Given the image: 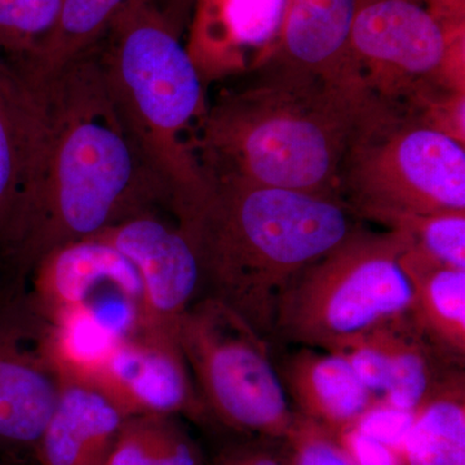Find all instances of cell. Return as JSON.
Returning <instances> with one entry per match:
<instances>
[{
  "mask_svg": "<svg viewBox=\"0 0 465 465\" xmlns=\"http://www.w3.org/2000/svg\"><path fill=\"white\" fill-rule=\"evenodd\" d=\"M61 0H0V57L24 63L54 25Z\"/></svg>",
  "mask_w": 465,
  "mask_h": 465,
  "instance_id": "cb8c5ba5",
  "label": "cell"
},
{
  "mask_svg": "<svg viewBox=\"0 0 465 465\" xmlns=\"http://www.w3.org/2000/svg\"><path fill=\"white\" fill-rule=\"evenodd\" d=\"M465 29H450L419 0H361L351 35L354 76L401 112L465 92Z\"/></svg>",
  "mask_w": 465,
  "mask_h": 465,
  "instance_id": "ba28073f",
  "label": "cell"
},
{
  "mask_svg": "<svg viewBox=\"0 0 465 465\" xmlns=\"http://www.w3.org/2000/svg\"><path fill=\"white\" fill-rule=\"evenodd\" d=\"M391 109L363 85L274 72L264 84L226 94L195 136L207 182H238L339 197L354 143Z\"/></svg>",
  "mask_w": 465,
  "mask_h": 465,
  "instance_id": "7a4b0ae2",
  "label": "cell"
},
{
  "mask_svg": "<svg viewBox=\"0 0 465 465\" xmlns=\"http://www.w3.org/2000/svg\"><path fill=\"white\" fill-rule=\"evenodd\" d=\"M387 226L402 232L407 250L421 259L465 271V211L400 217Z\"/></svg>",
  "mask_w": 465,
  "mask_h": 465,
  "instance_id": "603a6c76",
  "label": "cell"
},
{
  "mask_svg": "<svg viewBox=\"0 0 465 465\" xmlns=\"http://www.w3.org/2000/svg\"><path fill=\"white\" fill-rule=\"evenodd\" d=\"M385 371L381 402L414 412L457 370L416 326L409 312L375 327Z\"/></svg>",
  "mask_w": 465,
  "mask_h": 465,
  "instance_id": "ac0fdd59",
  "label": "cell"
},
{
  "mask_svg": "<svg viewBox=\"0 0 465 465\" xmlns=\"http://www.w3.org/2000/svg\"><path fill=\"white\" fill-rule=\"evenodd\" d=\"M133 0H61L54 25L24 63L12 64L30 84H45L84 56Z\"/></svg>",
  "mask_w": 465,
  "mask_h": 465,
  "instance_id": "ffe728a7",
  "label": "cell"
},
{
  "mask_svg": "<svg viewBox=\"0 0 465 465\" xmlns=\"http://www.w3.org/2000/svg\"><path fill=\"white\" fill-rule=\"evenodd\" d=\"M341 194L354 215L385 226L400 217L465 211L464 143L387 110L349 152Z\"/></svg>",
  "mask_w": 465,
  "mask_h": 465,
  "instance_id": "8992f818",
  "label": "cell"
},
{
  "mask_svg": "<svg viewBox=\"0 0 465 465\" xmlns=\"http://www.w3.org/2000/svg\"><path fill=\"white\" fill-rule=\"evenodd\" d=\"M173 5H174V0H173Z\"/></svg>",
  "mask_w": 465,
  "mask_h": 465,
  "instance_id": "4dcf8cb0",
  "label": "cell"
},
{
  "mask_svg": "<svg viewBox=\"0 0 465 465\" xmlns=\"http://www.w3.org/2000/svg\"><path fill=\"white\" fill-rule=\"evenodd\" d=\"M33 87L45 113V145L9 271L12 287H23L54 247L173 204L113 103L96 47Z\"/></svg>",
  "mask_w": 465,
  "mask_h": 465,
  "instance_id": "6da1fadb",
  "label": "cell"
},
{
  "mask_svg": "<svg viewBox=\"0 0 465 465\" xmlns=\"http://www.w3.org/2000/svg\"><path fill=\"white\" fill-rule=\"evenodd\" d=\"M96 52L122 121L166 183L177 224H185L210 189L194 149L208 104L179 25L155 0H133Z\"/></svg>",
  "mask_w": 465,
  "mask_h": 465,
  "instance_id": "277c9868",
  "label": "cell"
},
{
  "mask_svg": "<svg viewBox=\"0 0 465 465\" xmlns=\"http://www.w3.org/2000/svg\"><path fill=\"white\" fill-rule=\"evenodd\" d=\"M0 465H2V464H0Z\"/></svg>",
  "mask_w": 465,
  "mask_h": 465,
  "instance_id": "1f68e13d",
  "label": "cell"
},
{
  "mask_svg": "<svg viewBox=\"0 0 465 465\" xmlns=\"http://www.w3.org/2000/svg\"><path fill=\"white\" fill-rule=\"evenodd\" d=\"M36 317L0 320V452L34 455L60 397L61 381L39 347ZM41 326V322H39Z\"/></svg>",
  "mask_w": 465,
  "mask_h": 465,
  "instance_id": "7c38bea8",
  "label": "cell"
},
{
  "mask_svg": "<svg viewBox=\"0 0 465 465\" xmlns=\"http://www.w3.org/2000/svg\"><path fill=\"white\" fill-rule=\"evenodd\" d=\"M186 50L204 84L240 70L246 54L277 41L286 0H194Z\"/></svg>",
  "mask_w": 465,
  "mask_h": 465,
  "instance_id": "9a60e30c",
  "label": "cell"
},
{
  "mask_svg": "<svg viewBox=\"0 0 465 465\" xmlns=\"http://www.w3.org/2000/svg\"><path fill=\"white\" fill-rule=\"evenodd\" d=\"M338 439L356 465H401L399 455L393 450L354 428L341 433Z\"/></svg>",
  "mask_w": 465,
  "mask_h": 465,
  "instance_id": "83f0119b",
  "label": "cell"
},
{
  "mask_svg": "<svg viewBox=\"0 0 465 465\" xmlns=\"http://www.w3.org/2000/svg\"><path fill=\"white\" fill-rule=\"evenodd\" d=\"M208 465H295L286 439L250 437L223 449Z\"/></svg>",
  "mask_w": 465,
  "mask_h": 465,
  "instance_id": "484cf974",
  "label": "cell"
},
{
  "mask_svg": "<svg viewBox=\"0 0 465 465\" xmlns=\"http://www.w3.org/2000/svg\"><path fill=\"white\" fill-rule=\"evenodd\" d=\"M92 387L125 416L161 414L207 420L177 335L143 331L119 342Z\"/></svg>",
  "mask_w": 465,
  "mask_h": 465,
  "instance_id": "30bf717a",
  "label": "cell"
},
{
  "mask_svg": "<svg viewBox=\"0 0 465 465\" xmlns=\"http://www.w3.org/2000/svg\"><path fill=\"white\" fill-rule=\"evenodd\" d=\"M450 29H465V0H419Z\"/></svg>",
  "mask_w": 465,
  "mask_h": 465,
  "instance_id": "f1b7e54d",
  "label": "cell"
},
{
  "mask_svg": "<svg viewBox=\"0 0 465 465\" xmlns=\"http://www.w3.org/2000/svg\"><path fill=\"white\" fill-rule=\"evenodd\" d=\"M94 237L130 260L142 284V330L177 335L180 321L202 289L191 238L159 210L140 213Z\"/></svg>",
  "mask_w": 465,
  "mask_h": 465,
  "instance_id": "9c48e42d",
  "label": "cell"
},
{
  "mask_svg": "<svg viewBox=\"0 0 465 465\" xmlns=\"http://www.w3.org/2000/svg\"><path fill=\"white\" fill-rule=\"evenodd\" d=\"M124 419L96 388L61 382L34 457L39 465H104Z\"/></svg>",
  "mask_w": 465,
  "mask_h": 465,
  "instance_id": "e0dca14e",
  "label": "cell"
},
{
  "mask_svg": "<svg viewBox=\"0 0 465 465\" xmlns=\"http://www.w3.org/2000/svg\"><path fill=\"white\" fill-rule=\"evenodd\" d=\"M296 414L320 424L336 437L353 428L381 400L367 390L342 358L302 347L277 367Z\"/></svg>",
  "mask_w": 465,
  "mask_h": 465,
  "instance_id": "2e32d148",
  "label": "cell"
},
{
  "mask_svg": "<svg viewBox=\"0 0 465 465\" xmlns=\"http://www.w3.org/2000/svg\"><path fill=\"white\" fill-rule=\"evenodd\" d=\"M208 183L203 203L180 226L197 252L202 287L268 341L291 284L356 231V215L332 195Z\"/></svg>",
  "mask_w": 465,
  "mask_h": 465,
  "instance_id": "3957f363",
  "label": "cell"
},
{
  "mask_svg": "<svg viewBox=\"0 0 465 465\" xmlns=\"http://www.w3.org/2000/svg\"><path fill=\"white\" fill-rule=\"evenodd\" d=\"M361 0H286L271 52L274 72L335 84H360L351 35Z\"/></svg>",
  "mask_w": 465,
  "mask_h": 465,
  "instance_id": "5bb4252c",
  "label": "cell"
},
{
  "mask_svg": "<svg viewBox=\"0 0 465 465\" xmlns=\"http://www.w3.org/2000/svg\"><path fill=\"white\" fill-rule=\"evenodd\" d=\"M401 465H465V374L457 370L414 411Z\"/></svg>",
  "mask_w": 465,
  "mask_h": 465,
  "instance_id": "44dd1931",
  "label": "cell"
},
{
  "mask_svg": "<svg viewBox=\"0 0 465 465\" xmlns=\"http://www.w3.org/2000/svg\"><path fill=\"white\" fill-rule=\"evenodd\" d=\"M27 308L39 318L61 309L84 305L113 291L142 302L136 269L121 251L101 238L91 237L54 247L34 265Z\"/></svg>",
  "mask_w": 465,
  "mask_h": 465,
  "instance_id": "4fadbf2b",
  "label": "cell"
},
{
  "mask_svg": "<svg viewBox=\"0 0 465 465\" xmlns=\"http://www.w3.org/2000/svg\"><path fill=\"white\" fill-rule=\"evenodd\" d=\"M104 465H204L202 452L179 416L125 418Z\"/></svg>",
  "mask_w": 465,
  "mask_h": 465,
  "instance_id": "7402d4cb",
  "label": "cell"
},
{
  "mask_svg": "<svg viewBox=\"0 0 465 465\" xmlns=\"http://www.w3.org/2000/svg\"><path fill=\"white\" fill-rule=\"evenodd\" d=\"M412 420H414V412L402 411V410L378 402L361 416L353 428L358 432L379 440L399 455Z\"/></svg>",
  "mask_w": 465,
  "mask_h": 465,
  "instance_id": "4316f807",
  "label": "cell"
},
{
  "mask_svg": "<svg viewBox=\"0 0 465 465\" xmlns=\"http://www.w3.org/2000/svg\"><path fill=\"white\" fill-rule=\"evenodd\" d=\"M400 262L411 284L412 321L443 356L464 367L465 271L433 264L407 244Z\"/></svg>",
  "mask_w": 465,
  "mask_h": 465,
  "instance_id": "d6986e66",
  "label": "cell"
},
{
  "mask_svg": "<svg viewBox=\"0 0 465 465\" xmlns=\"http://www.w3.org/2000/svg\"><path fill=\"white\" fill-rule=\"evenodd\" d=\"M295 465H356L335 434L296 414L287 436Z\"/></svg>",
  "mask_w": 465,
  "mask_h": 465,
  "instance_id": "d4e9b609",
  "label": "cell"
},
{
  "mask_svg": "<svg viewBox=\"0 0 465 465\" xmlns=\"http://www.w3.org/2000/svg\"><path fill=\"white\" fill-rule=\"evenodd\" d=\"M402 232L356 231L309 266L284 293L274 335L331 351L409 312L411 284L400 258Z\"/></svg>",
  "mask_w": 465,
  "mask_h": 465,
  "instance_id": "5b68a950",
  "label": "cell"
},
{
  "mask_svg": "<svg viewBox=\"0 0 465 465\" xmlns=\"http://www.w3.org/2000/svg\"><path fill=\"white\" fill-rule=\"evenodd\" d=\"M45 145L38 91L0 57V277L7 281Z\"/></svg>",
  "mask_w": 465,
  "mask_h": 465,
  "instance_id": "8fae6325",
  "label": "cell"
},
{
  "mask_svg": "<svg viewBox=\"0 0 465 465\" xmlns=\"http://www.w3.org/2000/svg\"><path fill=\"white\" fill-rule=\"evenodd\" d=\"M177 341L208 419L249 437L287 439L296 412L264 336L206 295L183 314Z\"/></svg>",
  "mask_w": 465,
  "mask_h": 465,
  "instance_id": "52a82bcc",
  "label": "cell"
},
{
  "mask_svg": "<svg viewBox=\"0 0 465 465\" xmlns=\"http://www.w3.org/2000/svg\"><path fill=\"white\" fill-rule=\"evenodd\" d=\"M194 3V0H174V5H191Z\"/></svg>",
  "mask_w": 465,
  "mask_h": 465,
  "instance_id": "f546056e",
  "label": "cell"
}]
</instances>
